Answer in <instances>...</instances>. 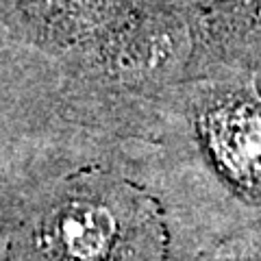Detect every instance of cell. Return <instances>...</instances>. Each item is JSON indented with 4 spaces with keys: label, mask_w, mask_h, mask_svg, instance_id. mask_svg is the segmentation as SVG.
<instances>
[{
    "label": "cell",
    "mask_w": 261,
    "mask_h": 261,
    "mask_svg": "<svg viewBox=\"0 0 261 261\" xmlns=\"http://www.w3.org/2000/svg\"><path fill=\"white\" fill-rule=\"evenodd\" d=\"M209 135L224 168L248 185H261V116L244 102L209 116Z\"/></svg>",
    "instance_id": "obj_2"
},
{
    "label": "cell",
    "mask_w": 261,
    "mask_h": 261,
    "mask_svg": "<svg viewBox=\"0 0 261 261\" xmlns=\"http://www.w3.org/2000/svg\"><path fill=\"white\" fill-rule=\"evenodd\" d=\"M7 261H163V233L142 194L79 176L33 205L7 242Z\"/></svg>",
    "instance_id": "obj_1"
}]
</instances>
